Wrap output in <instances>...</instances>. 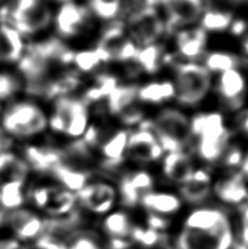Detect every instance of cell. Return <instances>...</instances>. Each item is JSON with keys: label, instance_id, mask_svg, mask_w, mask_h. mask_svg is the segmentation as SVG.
<instances>
[{"label": "cell", "instance_id": "obj_1", "mask_svg": "<svg viewBox=\"0 0 248 249\" xmlns=\"http://www.w3.org/2000/svg\"><path fill=\"white\" fill-rule=\"evenodd\" d=\"M232 244L231 222L223 211L215 208L193 211L177 238L178 249H230Z\"/></svg>", "mask_w": 248, "mask_h": 249}, {"label": "cell", "instance_id": "obj_2", "mask_svg": "<svg viewBox=\"0 0 248 249\" xmlns=\"http://www.w3.org/2000/svg\"><path fill=\"white\" fill-rule=\"evenodd\" d=\"M190 133L196 140L197 155L207 163L219 162L231 139L224 117L218 112L195 115L190 118Z\"/></svg>", "mask_w": 248, "mask_h": 249}, {"label": "cell", "instance_id": "obj_3", "mask_svg": "<svg viewBox=\"0 0 248 249\" xmlns=\"http://www.w3.org/2000/svg\"><path fill=\"white\" fill-rule=\"evenodd\" d=\"M175 72V99L185 107H195L206 99L211 90V73L203 65L195 62L177 64Z\"/></svg>", "mask_w": 248, "mask_h": 249}, {"label": "cell", "instance_id": "obj_4", "mask_svg": "<svg viewBox=\"0 0 248 249\" xmlns=\"http://www.w3.org/2000/svg\"><path fill=\"white\" fill-rule=\"evenodd\" d=\"M150 124L164 152L185 151L192 141L190 119L178 108H163Z\"/></svg>", "mask_w": 248, "mask_h": 249}, {"label": "cell", "instance_id": "obj_5", "mask_svg": "<svg viewBox=\"0 0 248 249\" xmlns=\"http://www.w3.org/2000/svg\"><path fill=\"white\" fill-rule=\"evenodd\" d=\"M48 124L53 130L70 138H81L90 124L88 104L82 99L63 96L55 100Z\"/></svg>", "mask_w": 248, "mask_h": 249}, {"label": "cell", "instance_id": "obj_6", "mask_svg": "<svg viewBox=\"0 0 248 249\" xmlns=\"http://www.w3.org/2000/svg\"><path fill=\"white\" fill-rule=\"evenodd\" d=\"M4 131L18 138H30L43 132L48 126L44 110L32 102H18L11 105L1 118Z\"/></svg>", "mask_w": 248, "mask_h": 249}, {"label": "cell", "instance_id": "obj_7", "mask_svg": "<svg viewBox=\"0 0 248 249\" xmlns=\"http://www.w3.org/2000/svg\"><path fill=\"white\" fill-rule=\"evenodd\" d=\"M11 26L21 35L36 34L53 21V13L45 0H16L10 11Z\"/></svg>", "mask_w": 248, "mask_h": 249}, {"label": "cell", "instance_id": "obj_8", "mask_svg": "<svg viewBox=\"0 0 248 249\" xmlns=\"http://www.w3.org/2000/svg\"><path fill=\"white\" fill-rule=\"evenodd\" d=\"M95 50L100 53L104 64L128 62L134 60L138 46L129 36L124 22H113L103 31Z\"/></svg>", "mask_w": 248, "mask_h": 249}, {"label": "cell", "instance_id": "obj_9", "mask_svg": "<svg viewBox=\"0 0 248 249\" xmlns=\"http://www.w3.org/2000/svg\"><path fill=\"white\" fill-rule=\"evenodd\" d=\"M125 26L138 47L157 43L166 31V23L157 8H145L129 13Z\"/></svg>", "mask_w": 248, "mask_h": 249}, {"label": "cell", "instance_id": "obj_10", "mask_svg": "<svg viewBox=\"0 0 248 249\" xmlns=\"http://www.w3.org/2000/svg\"><path fill=\"white\" fill-rule=\"evenodd\" d=\"M137 92V86H118L105 100L108 112L126 126L142 123L143 113Z\"/></svg>", "mask_w": 248, "mask_h": 249}, {"label": "cell", "instance_id": "obj_11", "mask_svg": "<svg viewBox=\"0 0 248 249\" xmlns=\"http://www.w3.org/2000/svg\"><path fill=\"white\" fill-rule=\"evenodd\" d=\"M164 150L154 135L150 122L141 123L139 128L129 133L126 155L137 162L149 163L162 158Z\"/></svg>", "mask_w": 248, "mask_h": 249}, {"label": "cell", "instance_id": "obj_12", "mask_svg": "<svg viewBox=\"0 0 248 249\" xmlns=\"http://www.w3.org/2000/svg\"><path fill=\"white\" fill-rule=\"evenodd\" d=\"M35 207L53 215H60L71 210L76 197L72 191L57 186H39L30 194Z\"/></svg>", "mask_w": 248, "mask_h": 249}, {"label": "cell", "instance_id": "obj_13", "mask_svg": "<svg viewBox=\"0 0 248 249\" xmlns=\"http://www.w3.org/2000/svg\"><path fill=\"white\" fill-rule=\"evenodd\" d=\"M90 13L86 8L73 1L64 2L55 16L56 31L60 37L72 38L87 28Z\"/></svg>", "mask_w": 248, "mask_h": 249}, {"label": "cell", "instance_id": "obj_14", "mask_svg": "<svg viewBox=\"0 0 248 249\" xmlns=\"http://www.w3.org/2000/svg\"><path fill=\"white\" fill-rule=\"evenodd\" d=\"M4 226L10 230L18 242H30L37 238L43 232V222L36 213L24 208L8 212Z\"/></svg>", "mask_w": 248, "mask_h": 249}, {"label": "cell", "instance_id": "obj_15", "mask_svg": "<svg viewBox=\"0 0 248 249\" xmlns=\"http://www.w3.org/2000/svg\"><path fill=\"white\" fill-rule=\"evenodd\" d=\"M166 11V30L193 24L200 19L203 9L202 0H162Z\"/></svg>", "mask_w": 248, "mask_h": 249}, {"label": "cell", "instance_id": "obj_16", "mask_svg": "<svg viewBox=\"0 0 248 249\" xmlns=\"http://www.w3.org/2000/svg\"><path fill=\"white\" fill-rule=\"evenodd\" d=\"M246 89V78L238 68L219 74L218 81H216V90L221 100L229 108H241L244 102Z\"/></svg>", "mask_w": 248, "mask_h": 249}, {"label": "cell", "instance_id": "obj_17", "mask_svg": "<svg viewBox=\"0 0 248 249\" xmlns=\"http://www.w3.org/2000/svg\"><path fill=\"white\" fill-rule=\"evenodd\" d=\"M78 198L88 210L103 214L113 208L116 200V190L112 185L103 181L87 184L78 191Z\"/></svg>", "mask_w": 248, "mask_h": 249}, {"label": "cell", "instance_id": "obj_18", "mask_svg": "<svg viewBox=\"0 0 248 249\" xmlns=\"http://www.w3.org/2000/svg\"><path fill=\"white\" fill-rule=\"evenodd\" d=\"M153 177L145 171H136L125 175L119 184V193L123 202L128 207H135L153 188Z\"/></svg>", "mask_w": 248, "mask_h": 249}, {"label": "cell", "instance_id": "obj_19", "mask_svg": "<svg viewBox=\"0 0 248 249\" xmlns=\"http://www.w3.org/2000/svg\"><path fill=\"white\" fill-rule=\"evenodd\" d=\"M129 133L126 129H118L104 133L99 145L104 166L108 168L115 167L124 161L126 157Z\"/></svg>", "mask_w": 248, "mask_h": 249}, {"label": "cell", "instance_id": "obj_20", "mask_svg": "<svg viewBox=\"0 0 248 249\" xmlns=\"http://www.w3.org/2000/svg\"><path fill=\"white\" fill-rule=\"evenodd\" d=\"M195 172L192 158L186 151L168 152L163 159V173L167 179L183 185Z\"/></svg>", "mask_w": 248, "mask_h": 249}, {"label": "cell", "instance_id": "obj_21", "mask_svg": "<svg viewBox=\"0 0 248 249\" xmlns=\"http://www.w3.org/2000/svg\"><path fill=\"white\" fill-rule=\"evenodd\" d=\"M29 165L24 160L10 151L0 153V187L8 185H24Z\"/></svg>", "mask_w": 248, "mask_h": 249}, {"label": "cell", "instance_id": "obj_22", "mask_svg": "<svg viewBox=\"0 0 248 249\" xmlns=\"http://www.w3.org/2000/svg\"><path fill=\"white\" fill-rule=\"evenodd\" d=\"M207 32L200 26L179 31L176 35V46L178 54L187 59H196L205 53Z\"/></svg>", "mask_w": 248, "mask_h": 249}, {"label": "cell", "instance_id": "obj_23", "mask_svg": "<svg viewBox=\"0 0 248 249\" xmlns=\"http://www.w3.org/2000/svg\"><path fill=\"white\" fill-rule=\"evenodd\" d=\"M214 191L222 201L231 204L241 203L248 196L246 180L238 171L220 179L214 185Z\"/></svg>", "mask_w": 248, "mask_h": 249}, {"label": "cell", "instance_id": "obj_24", "mask_svg": "<svg viewBox=\"0 0 248 249\" xmlns=\"http://www.w3.org/2000/svg\"><path fill=\"white\" fill-rule=\"evenodd\" d=\"M180 186L181 197L186 201L192 203H200L211 193V176L205 170H195L192 177Z\"/></svg>", "mask_w": 248, "mask_h": 249}, {"label": "cell", "instance_id": "obj_25", "mask_svg": "<svg viewBox=\"0 0 248 249\" xmlns=\"http://www.w3.org/2000/svg\"><path fill=\"white\" fill-rule=\"evenodd\" d=\"M23 53L21 34L11 25L0 26V62L19 61Z\"/></svg>", "mask_w": 248, "mask_h": 249}, {"label": "cell", "instance_id": "obj_26", "mask_svg": "<svg viewBox=\"0 0 248 249\" xmlns=\"http://www.w3.org/2000/svg\"><path fill=\"white\" fill-rule=\"evenodd\" d=\"M141 204L153 215L163 216L174 214L181 207L179 197L170 193H149Z\"/></svg>", "mask_w": 248, "mask_h": 249}, {"label": "cell", "instance_id": "obj_27", "mask_svg": "<svg viewBox=\"0 0 248 249\" xmlns=\"http://www.w3.org/2000/svg\"><path fill=\"white\" fill-rule=\"evenodd\" d=\"M138 100L140 103L162 104L167 101L175 99L174 83L164 81H151L138 87Z\"/></svg>", "mask_w": 248, "mask_h": 249}, {"label": "cell", "instance_id": "obj_28", "mask_svg": "<svg viewBox=\"0 0 248 249\" xmlns=\"http://www.w3.org/2000/svg\"><path fill=\"white\" fill-rule=\"evenodd\" d=\"M25 154L28 162L38 171L52 172L61 161V151L52 146H30Z\"/></svg>", "mask_w": 248, "mask_h": 249}, {"label": "cell", "instance_id": "obj_29", "mask_svg": "<svg viewBox=\"0 0 248 249\" xmlns=\"http://www.w3.org/2000/svg\"><path fill=\"white\" fill-rule=\"evenodd\" d=\"M132 61H135L144 72L150 74L157 73L161 65L164 62V51L158 43L140 46L137 50L136 56Z\"/></svg>", "mask_w": 248, "mask_h": 249}, {"label": "cell", "instance_id": "obj_30", "mask_svg": "<svg viewBox=\"0 0 248 249\" xmlns=\"http://www.w3.org/2000/svg\"><path fill=\"white\" fill-rule=\"evenodd\" d=\"M52 173L60 181V184L70 191H79L88 184L89 172L82 168L60 162Z\"/></svg>", "mask_w": 248, "mask_h": 249}, {"label": "cell", "instance_id": "obj_31", "mask_svg": "<svg viewBox=\"0 0 248 249\" xmlns=\"http://www.w3.org/2000/svg\"><path fill=\"white\" fill-rule=\"evenodd\" d=\"M118 87L117 79L113 74L102 73L96 75L90 87L84 93L83 101L89 105L93 102H100L107 99V96Z\"/></svg>", "mask_w": 248, "mask_h": 249}, {"label": "cell", "instance_id": "obj_32", "mask_svg": "<svg viewBox=\"0 0 248 249\" xmlns=\"http://www.w3.org/2000/svg\"><path fill=\"white\" fill-rule=\"evenodd\" d=\"M200 28L205 32H223L233 24L234 19L231 12L220 9L203 10L200 17Z\"/></svg>", "mask_w": 248, "mask_h": 249}, {"label": "cell", "instance_id": "obj_33", "mask_svg": "<svg viewBox=\"0 0 248 249\" xmlns=\"http://www.w3.org/2000/svg\"><path fill=\"white\" fill-rule=\"evenodd\" d=\"M241 65V58L229 52H212L206 56L203 67L210 73H223L236 69Z\"/></svg>", "mask_w": 248, "mask_h": 249}, {"label": "cell", "instance_id": "obj_34", "mask_svg": "<svg viewBox=\"0 0 248 249\" xmlns=\"http://www.w3.org/2000/svg\"><path fill=\"white\" fill-rule=\"evenodd\" d=\"M103 229L110 237L119 242L131 236L134 231L130 219L123 212H114L109 214L104 221Z\"/></svg>", "mask_w": 248, "mask_h": 249}, {"label": "cell", "instance_id": "obj_35", "mask_svg": "<svg viewBox=\"0 0 248 249\" xmlns=\"http://www.w3.org/2000/svg\"><path fill=\"white\" fill-rule=\"evenodd\" d=\"M90 11L104 21H115L123 12L122 0H89Z\"/></svg>", "mask_w": 248, "mask_h": 249}, {"label": "cell", "instance_id": "obj_36", "mask_svg": "<svg viewBox=\"0 0 248 249\" xmlns=\"http://www.w3.org/2000/svg\"><path fill=\"white\" fill-rule=\"evenodd\" d=\"M104 64L103 59L95 48L94 50H83L80 52L73 53L72 64L79 73H90Z\"/></svg>", "mask_w": 248, "mask_h": 249}, {"label": "cell", "instance_id": "obj_37", "mask_svg": "<svg viewBox=\"0 0 248 249\" xmlns=\"http://www.w3.org/2000/svg\"><path fill=\"white\" fill-rule=\"evenodd\" d=\"M22 89V82L15 74L0 72V100L15 96Z\"/></svg>", "mask_w": 248, "mask_h": 249}, {"label": "cell", "instance_id": "obj_38", "mask_svg": "<svg viewBox=\"0 0 248 249\" xmlns=\"http://www.w3.org/2000/svg\"><path fill=\"white\" fill-rule=\"evenodd\" d=\"M243 159H244V154H243V151L240 146L229 144L220 161L223 164V166L227 168L235 170V168L241 166Z\"/></svg>", "mask_w": 248, "mask_h": 249}, {"label": "cell", "instance_id": "obj_39", "mask_svg": "<svg viewBox=\"0 0 248 249\" xmlns=\"http://www.w3.org/2000/svg\"><path fill=\"white\" fill-rule=\"evenodd\" d=\"M68 249H100L95 241L89 237H81L74 241Z\"/></svg>", "mask_w": 248, "mask_h": 249}, {"label": "cell", "instance_id": "obj_40", "mask_svg": "<svg viewBox=\"0 0 248 249\" xmlns=\"http://www.w3.org/2000/svg\"><path fill=\"white\" fill-rule=\"evenodd\" d=\"M243 226H242V236H243V241L245 242V244L248 245V207L245 208L244 213H243Z\"/></svg>", "mask_w": 248, "mask_h": 249}, {"label": "cell", "instance_id": "obj_41", "mask_svg": "<svg viewBox=\"0 0 248 249\" xmlns=\"http://www.w3.org/2000/svg\"><path fill=\"white\" fill-rule=\"evenodd\" d=\"M19 242L15 238L0 239V249H19Z\"/></svg>", "mask_w": 248, "mask_h": 249}, {"label": "cell", "instance_id": "obj_42", "mask_svg": "<svg viewBox=\"0 0 248 249\" xmlns=\"http://www.w3.org/2000/svg\"><path fill=\"white\" fill-rule=\"evenodd\" d=\"M238 124H240L242 130L248 135V110L243 113L238 118Z\"/></svg>", "mask_w": 248, "mask_h": 249}, {"label": "cell", "instance_id": "obj_43", "mask_svg": "<svg viewBox=\"0 0 248 249\" xmlns=\"http://www.w3.org/2000/svg\"><path fill=\"white\" fill-rule=\"evenodd\" d=\"M8 210L7 208L4 207V204L1 200V197H0V229L4 226V223H6V217L8 214Z\"/></svg>", "mask_w": 248, "mask_h": 249}, {"label": "cell", "instance_id": "obj_44", "mask_svg": "<svg viewBox=\"0 0 248 249\" xmlns=\"http://www.w3.org/2000/svg\"><path fill=\"white\" fill-rule=\"evenodd\" d=\"M241 170L238 171L242 174V176L244 177L245 180L247 181L248 180V154L246 155V157H244V159H243V162L241 164L240 166Z\"/></svg>", "mask_w": 248, "mask_h": 249}, {"label": "cell", "instance_id": "obj_45", "mask_svg": "<svg viewBox=\"0 0 248 249\" xmlns=\"http://www.w3.org/2000/svg\"><path fill=\"white\" fill-rule=\"evenodd\" d=\"M241 47H242V53L243 55L248 57V30L246 32L243 34V38H242V43H241Z\"/></svg>", "mask_w": 248, "mask_h": 249}, {"label": "cell", "instance_id": "obj_46", "mask_svg": "<svg viewBox=\"0 0 248 249\" xmlns=\"http://www.w3.org/2000/svg\"><path fill=\"white\" fill-rule=\"evenodd\" d=\"M8 142L7 139L4 137H2L0 135V153L4 152V151H7V146H8Z\"/></svg>", "mask_w": 248, "mask_h": 249}, {"label": "cell", "instance_id": "obj_47", "mask_svg": "<svg viewBox=\"0 0 248 249\" xmlns=\"http://www.w3.org/2000/svg\"><path fill=\"white\" fill-rule=\"evenodd\" d=\"M44 245V249H56V248H52L53 245L51 244V245H46V244H43Z\"/></svg>", "mask_w": 248, "mask_h": 249}, {"label": "cell", "instance_id": "obj_48", "mask_svg": "<svg viewBox=\"0 0 248 249\" xmlns=\"http://www.w3.org/2000/svg\"><path fill=\"white\" fill-rule=\"evenodd\" d=\"M58 1H60V2H68V1H71V0H58Z\"/></svg>", "mask_w": 248, "mask_h": 249}, {"label": "cell", "instance_id": "obj_49", "mask_svg": "<svg viewBox=\"0 0 248 249\" xmlns=\"http://www.w3.org/2000/svg\"><path fill=\"white\" fill-rule=\"evenodd\" d=\"M0 112H1V108H0ZM0 122H1V117H0Z\"/></svg>", "mask_w": 248, "mask_h": 249}]
</instances>
